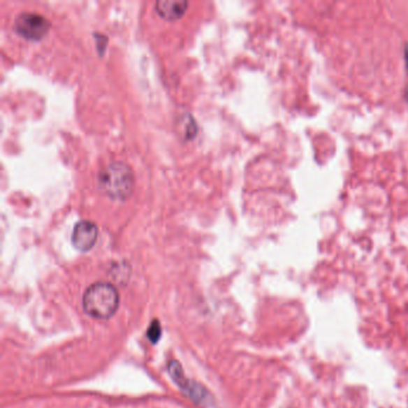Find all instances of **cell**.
Instances as JSON below:
<instances>
[{"label": "cell", "mask_w": 408, "mask_h": 408, "mask_svg": "<svg viewBox=\"0 0 408 408\" xmlns=\"http://www.w3.org/2000/svg\"><path fill=\"white\" fill-rule=\"evenodd\" d=\"M119 302V292L112 284H92L84 293V312L92 319L108 320L117 312Z\"/></svg>", "instance_id": "cell-1"}, {"label": "cell", "mask_w": 408, "mask_h": 408, "mask_svg": "<svg viewBox=\"0 0 408 408\" xmlns=\"http://www.w3.org/2000/svg\"><path fill=\"white\" fill-rule=\"evenodd\" d=\"M99 184L112 199L125 201L133 191V171L126 163H112L101 171Z\"/></svg>", "instance_id": "cell-2"}, {"label": "cell", "mask_w": 408, "mask_h": 408, "mask_svg": "<svg viewBox=\"0 0 408 408\" xmlns=\"http://www.w3.org/2000/svg\"><path fill=\"white\" fill-rule=\"evenodd\" d=\"M15 31L29 41H40L50 29V22L46 17L35 13H23L15 20Z\"/></svg>", "instance_id": "cell-3"}, {"label": "cell", "mask_w": 408, "mask_h": 408, "mask_svg": "<svg viewBox=\"0 0 408 408\" xmlns=\"http://www.w3.org/2000/svg\"><path fill=\"white\" fill-rule=\"evenodd\" d=\"M97 235H99V230H97L96 225L94 224L92 221H80L78 224H75L73 233H72V245L75 249L80 250V252H88V250L92 249V247L95 246Z\"/></svg>", "instance_id": "cell-4"}, {"label": "cell", "mask_w": 408, "mask_h": 408, "mask_svg": "<svg viewBox=\"0 0 408 408\" xmlns=\"http://www.w3.org/2000/svg\"><path fill=\"white\" fill-rule=\"evenodd\" d=\"M187 8L188 1L184 0H159L156 3V11L166 21H177Z\"/></svg>", "instance_id": "cell-5"}, {"label": "cell", "mask_w": 408, "mask_h": 408, "mask_svg": "<svg viewBox=\"0 0 408 408\" xmlns=\"http://www.w3.org/2000/svg\"><path fill=\"white\" fill-rule=\"evenodd\" d=\"M161 335H162V328H161L159 321H152V323H151L150 327L147 329V337H149L151 342H157Z\"/></svg>", "instance_id": "cell-6"}, {"label": "cell", "mask_w": 408, "mask_h": 408, "mask_svg": "<svg viewBox=\"0 0 408 408\" xmlns=\"http://www.w3.org/2000/svg\"><path fill=\"white\" fill-rule=\"evenodd\" d=\"M404 59H405V66H406V72H407L408 75V42L405 45L404 48Z\"/></svg>", "instance_id": "cell-7"}, {"label": "cell", "mask_w": 408, "mask_h": 408, "mask_svg": "<svg viewBox=\"0 0 408 408\" xmlns=\"http://www.w3.org/2000/svg\"><path fill=\"white\" fill-rule=\"evenodd\" d=\"M405 97H406V100H407L408 102V84L407 87H406V92H405Z\"/></svg>", "instance_id": "cell-8"}]
</instances>
